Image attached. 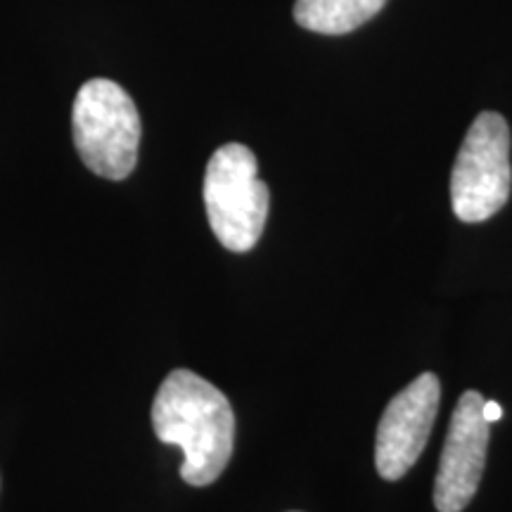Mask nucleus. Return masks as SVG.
<instances>
[{"mask_svg":"<svg viewBox=\"0 0 512 512\" xmlns=\"http://www.w3.org/2000/svg\"><path fill=\"white\" fill-rule=\"evenodd\" d=\"M482 413H484L486 422H498V420L503 418V408H501V403H496V401H484Z\"/></svg>","mask_w":512,"mask_h":512,"instance_id":"nucleus-8","label":"nucleus"},{"mask_svg":"<svg viewBox=\"0 0 512 512\" xmlns=\"http://www.w3.org/2000/svg\"><path fill=\"white\" fill-rule=\"evenodd\" d=\"M74 145L83 164L102 178L124 181L138 162L140 114L119 83L86 81L72 107Z\"/></svg>","mask_w":512,"mask_h":512,"instance_id":"nucleus-2","label":"nucleus"},{"mask_svg":"<svg viewBox=\"0 0 512 512\" xmlns=\"http://www.w3.org/2000/svg\"><path fill=\"white\" fill-rule=\"evenodd\" d=\"M439 396V377L422 373L384 408L375 441V467L382 479H401L425 451L439 413Z\"/></svg>","mask_w":512,"mask_h":512,"instance_id":"nucleus-5","label":"nucleus"},{"mask_svg":"<svg viewBox=\"0 0 512 512\" xmlns=\"http://www.w3.org/2000/svg\"><path fill=\"white\" fill-rule=\"evenodd\" d=\"M384 3L387 0H297L294 19L306 31L339 36L373 19Z\"/></svg>","mask_w":512,"mask_h":512,"instance_id":"nucleus-7","label":"nucleus"},{"mask_svg":"<svg viewBox=\"0 0 512 512\" xmlns=\"http://www.w3.org/2000/svg\"><path fill=\"white\" fill-rule=\"evenodd\" d=\"M204 207L211 230L230 252H249L259 242L268 219V188L247 145L228 143L209 159Z\"/></svg>","mask_w":512,"mask_h":512,"instance_id":"nucleus-3","label":"nucleus"},{"mask_svg":"<svg viewBox=\"0 0 512 512\" xmlns=\"http://www.w3.org/2000/svg\"><path fill=\"white\" fill-rule=\"evenodd\" d=\"M159 441L183 451L181 477L190 486H209L233 456L235 415L221 389L192 370L178 368L162 382L152 403Z\"/></svg>","mask_w":512,"mask_h":512,"instance_id":"nucleus-1","label":"nucleus"},{"mask_svg":"<svg viewBox=\"0 0 512 512\" xmlns=\"http://www.w3.org/2000/svg\"><path fill=\"white\" fill-rule=\"evenodd\" d=\"M482 408V394L465 392L453 411L434 482V505L439 512L465 510L482 482L491 430Z\"/></svg>","mask_w":512,"mask_h":512,"instance_id":"nucleus-6","label":"nucleus"},{"mask_svg":"<svg viewBox=\"0 0 512 512\" xmlns=\"http://www.w3.org/2000/svg\"><path fill=\"white\" fill-rule=\"evenodd\" d=\"M512 188L510 128L498 112H482L460 145L451 204L460 221L482 223L505 207Z\"/></svg>","mask_w":512,"mask_h":512,"instance_id":"nucleus-4","label":"nucleus"}]
</instances>
